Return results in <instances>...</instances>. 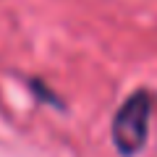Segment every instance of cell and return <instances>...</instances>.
<instances>
[{
    "label": "cell",
    "mask_w": 157,
    "mask_h": 157,
    "mask_svg": "<svg viewBox=\"0 0 157 157\" xmlns=\"http://www.w3.org/2000/svg\"><path fill=\"white\" fill-rule=\"evenodd\" d=\"M149 118H152V97L147 92H136L118 110L115 121H113V139L126 157L136 155L144 147L147 134H149Z\"/></svg>",
    "instance_id": "1"
}]
</instances>
